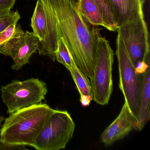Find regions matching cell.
I'll list each match as a JSON object with an SVG mask.
<instances>
[{
  "mask_svg": "<svg viewBox=\"0 0 150 150\" xmlns=\"http://www.w3.org/2000/svg\"><path fill=\"white\" fill-rule=\"evenodd\" d=\"M30 26L33 33L39 40L38 44L42 42L47 35V24L45 10L41 0H37V1Z\"/></svg>",
  "mask_w": 150,
  "mask_h": 150,
  "instance_id": "14",
  "label": "cell"
},
{
  "mask_svg": "<svg viewBox=\"0 0 150 150\" xmlns=\"http://www.w3.org/2000/svg\"><path fill=\"white\" fill-rule=\"evenodd\" d=\"M4 119H4V117L2 116L1 115V114H0V126L2 124Z\"/></svg>",
  "mask_w": 150,
  "mask_h": 150,
  "instance_id": "22",
  "label": "cell"
},
{
  "mask_svg": "<svg viewBox=\"0 0 150 150\" xmlns=\"http://www.w3.org/2000/svg\"><path fill=\"white\" fill-rule=\"evenodd\" d=\"M100 7L106 24L109 28L110 31H116L117 24L109 0H95Z\"/></svg>",
  "mask_w": 150,
  "mask_h": 150,
  "instance_id": "17",
  "label": "cell"
},
{
  "mask_svg": "<svg viewBox=\"0 0 150 150\" xmlns=\"http://www.w3.org/2000/svg\"><path fill=\"white\" fill-rule=\"evenodd\" d=\"M116 45V55L119 70V88L137 122V127L142 74H138L136 72V67L129 57L122 37L118 34Z\"/></svg>",
  "mask_w": 150,
  "mask_h": 150,
  "instance_id": "4",
  "label": "cell"
},
{
  "mask_svg": "<svg viewBox=\"0 0 150 150\" xmlns=\"http://www.w3.org/2000/svg\"><path fill=\"white\" fill-rule=\"evenodd\" d=\"M146 1V0H141V1H142V2L143 3V4H144V2H145Z\"/></svg>",
  "mask_w": 150,
  "mask_h": 150,
  "instance_id": "23",
  "label": "cell"
},
{
  "mask_svg": "<svg viewBox=\"0 0 150 150\" xmlns=\"http://www.w3.org/2000/svg\"><path fill=\"white\" fill-rule=\"evenodd\" d=\"M16 1V0H0V12L11 11Z\"/></svg>",
  "mask_w": 150,
  "mask_h": 150,
  "instance_id": "19",
  "label": "cell"
},
{
  "mask_svg": "<svg viewBox=\"0 0 150 150\" xmlns=\"http://www.w3.org/2000/svg\"><path fill=\"white\" fill-rule=\"evenodd\" d=\"M46 14L47 33L38 44L39 55L56 60L58 40L62 38L77 67L89 79L93 73L96 36L100 29L83 18L76 0H41Z\"/></svg>",
  "mask_w": 150,
  "mask_h": 150,
  "instance_id": "1",
  "label": "cell"
},
{
  "mask_svg": "<svg viewBox=\"0 0 150 150\" xmlns=\"http://www.w3.org/2000/svg\"><path fill=\"white\" fill-rule=\"evenodd\" d=\"M75 124L67 110H54L37 137L33 146L38 150L65 148L73 138Z\"/></svg>",
  "mask_w": 150,
  "mask_h": 150,
  "instance_id": "5",
  "label": "cell"
},
{
  "mask_svg": "<svg viewBox=\"0 0 150 150\" xmlns=\"http://www.w3.org/2000/svg\"><path fill=\"white\" fill-rule=\"evenodd\" d=\"M21 17L18 10L0 12V34L11 24L17 23Z\"/></svg>",
  "mask_w": 150,
  "mask_h": 150,
  "instance_id": "18",
  "label": "cell"
},
{
  "mask_svg": "<svg viewBox=\"0 0 150 150\" xmlns=\"http://www.w3.org/2000/svg\"><path fill=\"white\" fill-rule=\"evenodd\" d=\"M28 149L25 146H10L0 142V150H23Z\"/></svg>",
  "mask_w": 150,
  "mask_h": 150,
  "instance_id": "20",
  "label": "cell"
},
{
  "mask_svg": "<svg viewBox=\"0 0 150 150\" xmlns=\"http://www.w3.org/2000/svg\"><path fill=\"white\" fill-rule=\"evenodd\" d=\"M135 67L139 62L150 61L149 33L144 15L117 29Z\"/></svg>",
  "mask_w": 150,
  "mask_h": 150,
  "instance_id": "7",
  "label": "cell"
},
{
  "mask_svg": "<svg viewBox=\"0 0 150 150\" xmlns=\"http://www.w3.org/2000/svg\"><path fill=\"white\" fill-rule=\"evenodd\" d=\"M69 71L76 84L80 96L86 95L93 97L92 87L89 79L77 67L74 61L73 62L71 68Z\"/></svg>",
  "mask_w": 150,
  "mask_h": 150,
  "instance_id": "15",
  "label": "cell"
},
{
  "mask_svg": "<svg viewBox=\"0 0 150 150\" xmlns=\"http://www.w3.org/2000/svg\"><path fill=\"white\" fill-rule=\"evenodd\" d=\"M54 110L48 104L40 103L10 114L0 130V142L10 146H33L38 133Z\"/></svg>",
  "mask_w": 150,
  "mask_h": 150,
  "instance_id": "2",
  "label": "cell"
},
{
  "mask_svg": "<svg viewBox=\"0 0 150 150\" xmlns=\"http://www.w3.org/2000/svg\"><path fill=\"white\" fill-rule=\"evenodd\" d=\"M56 60L63 64L67 70L70 71L74 61L65 42L62 38L57 42V47L55 54Z\"/></svg>",
  "mask_w": 150,
  "mask_h": 150,
  "instance_id": "16",
  "label": "cell"
},
{
  "mask_svg": "<svg viewBox=\"0 0 150 150\" xmlns=\"http://www.w3.org/2000/svg\"><path fill=\"white\" fill-rule=\"evenodd\" d=\"M137 122L125 102L117 117L103 132L101 140L105 145H110L123 138L132 130L137 129Z\"/></svg>",
  "mask_w": 150,
  "mask_h": 150,
  "instance_id": "8",
  "label": "cell"
},
{
  "mask_svg": "<svg viewBox=\"0 0 150 150\" xmlns=\"http://www.w3.org/2000/svg\"><path fill=\"white\" fill-rule=\"evenodd\" d=\"M24 33L18 23L8 26L0 34V53L9 57L12 48Z\"/></svg>",
  "mask_w": 150,
  "mask_h": 150,
  "instance_id": "13",
  "label": "cell"
},
{
  "mask_svg": "<svg viewBox=\"0 0 150 150\" xmlns=\"http://www.w3.org/2000/svg\"><path fill=\"white\" fill-rule=\"evenodd\" d=\"M150 68L149 66L142 74L139 115L137 130H142L150 120Z\"/></svg>",
  "mask_w": 150,
  "mask_h": 150,
  "instance_id": "11",
  "label": "cell"
},
{
  "mask_svg": "<svg viewBox=\"0 0 150 150\" xmlns=\"http://www.w3.org/2000/svg\"><path fill=\"white\" fill-rule=\"evenodd\" d=\"M39 40L33 32L27 31L14 45L10 52L13 64L12 68L18 71L29 62L31 56L38 50Z\"/></svg>",
  "mask_w": 150,
  "mask_h": 150,
  "instance_id": "9",
  "label": "cell"
},
{
  "mask_svg": "<svg viewBox=\"0 0 150 150\" xmlns=\"http://www.w3.org/2000/svg\"><path fill=\"white\" fill-rule=\"evenodd\" d=\"M97 33L93 73L90 79L93 100L101 105L108 104L113 91L114 52L109 42Z\"/></svg>",
  "mask_w": 150,
  "mask_h": 150,
  "instance_id": "3",
  "label": "cell"
},
{
  "mask_svg": "<svg viewBox=\"0 0 150 150\" xmlns=\"http://www.w3.org/2000/svg\"><path fill=\"white\" fill-rule=\"evenodd\" d=\"M1 97L9 114L42 103L48 93L45 82L36 78L14 80L1 87Z\"/></svg>",
  "mask_w": 150,
  "mask_h": 150,
  "instance_id": "6",
  "label": "cell"
},
{
  "mask_svg": "<svg viewBox=\"0 0 150 150\" xmlns=\"http://www.w3.org/2000/svg\"><path fill=\"white\" fill-rule=\"evenodd\" d=\"M76 3L81 16L88 23L102 26L110 30L95 0H77Z\"/></svg>",
  "mask_w": 150,
  "mask_h": 150,
  "instance_id": "12",
  "label": "cell"
},
{
  "mask_svg": "<svg viewBox=\"0 0 150 150\" xmlns=\"http://www.w3.org/2000/svg\"><path fill=\"white\" fill-rule=\"evenodd\" d=\"M92 100H93V97L92 96L86 95L81 96H80V99L81 105L84 107L88 106Z\"/></svg>",
  "mask_w": 150,
  "mask_h": 150,
  "instance_id": "21",
  "label": "cell"
},
{
  "mask_svg": "<svg viewBox=\"0 0 150 150\" xmlns=\"http://www.w3.org/2000/svg\"><path fill=\"white\" fill-rule=\"evenodd\" d=\"M117 28L144 15L141 0H109Z\"/></svg>",
  "mask_w": 150,
  "mask_h": 150,
  "instance_id": "10",
  "label": "cell"
}]
</instances>
